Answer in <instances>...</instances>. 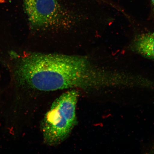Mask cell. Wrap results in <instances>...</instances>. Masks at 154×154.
<instances>
[{"instance_id":"2","label":"cell","mask_w":154,"mask_h":154,"mask_svg":"<svg viewBox=\"0 0 154 154\" xmlns=\"http://www.w3.org/2000/svg\"><path fill=\"white\" fill-rule=\"evenodd\" d=\"M79 96L77 89H70L53 102L42 123L44 142L49 146L64 141L77 123L76 108Z\"/></svg>"},{"instance_id":"1","label":"cell","mask_w":154,"mask_h":154,"mask_svg":"<svg viewBox=\"0 0 154 154\" xmlns=\"http://www.w3.org/2000/svg\"><path fill=\"white\" fill-rule=\"evenodd\" d=\"M16 63L14 75L18 85L40 91L86 90L105 82L109 75L81 56L30 53Z\"/></svg>"},{"instance_id":"5","label":"cell","mask_w":154,"mask_h":154,"mask_svg":"<svg viewBox=\"0 0 154 154\" xmlns=\"http://www.w3.org/2000/svg\"><path fill=\"white\" fill-rule=\"evenodd\" d=\"M152 5L153 11H154V0H151Z\"/></svg>"},{"instance_id":"3","label":"cell","mask_w":154,"mask_h":154,"mask_svg":"<svg viewBox=\"0 0 154 154\" xmlns=\"http://www.w3.org/2000/svg\"><path fill=\"white\" fill-rule=\"evenodd\" d=\"M25 8L32 26L46 28L55 26L63 18L58 0H25Z\"/></svg>"},{"instance_id":"6","label":"cell","mask_w":154,"mask_h":154,"mask_svg":"<svg viewBox=\"0 0 154 154\" xmlns=\"http://www.w3.org/2000/svg\"><path fill=\"white\" fill-rule=\"evenodd\" d=\"M23 1H25V0H23Z\"/></svg>"},{"instance_id":"4","label":"cell","mask_w":154,"mask_h":154,"mask_svg":"<svg viewBox=\"0 0 154 154\" xmlns=\"http://www.w3.org/2000/svg\"><path fill=\"white\" fill-rule=\"evenodd\" d=\"M130 47L134 52L154 60V32L137 35L132 41Z\"/></svg>"}]
</instances>
